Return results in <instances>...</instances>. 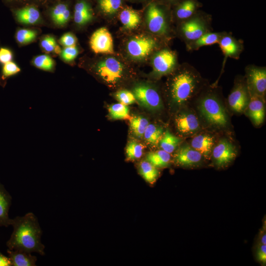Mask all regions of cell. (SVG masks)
Returning a JSON list of instances; mask_svg holds the SVG:
<instances>
[{
	"label": "cell",
	"instance_id": "cell-14",
	"mask_svg": "<svg viewBox=\"0 0 266 266\" xmlns=\"http://www.w3.org/2000/svg\"><path fill=\"white\" fill-rule=\"evenodd\" d=\"M177 131L184 136H191L200 130L199 119L195 113L189 109L180 112L175 118Z\"/></svg>",
	"mask_w": 266,
	"mask_h": 266
},
{
	"label": "cell",
	"instance_id": "cell-18",
	"mask_svg": "<svg viewBox=\"0 0 266 266\" xmlns=\"http://www.w3.org/2000/svg\"><path fill=\"white\" fill-rule=\"evenodd\" d=\"M172 6L171 14L179 23L191 17L200 9L202 4L198 0H183Z\"/></svg>",
	"mask_w": 266,
	"mask_h": 266
},
{
	"label": "cell",
	"instance_id": "cell-34",
	"mask_svg": "<svg viewBox=\"0 0 266 266\" xmlns=\"http://www.w3.org/2000/svg\"><path fill=\"white\" fill-rule=\"evenodd\" d=\"M108 113L113 119H130L131 117L128 106L120 102L110 105L108 108Z\"/></svg>",
	"mask_w": 266,
	"mask_h": 266
},
{
	"label": "cell",
	"instance_id": "cell-1",
	"mask_svg": "<svg viewBox=\"0 0 266 266\" xmlns=\"http://www.w3.org/2000/svg\"><path fill=\"white\" fill-rule=\"evenodd\" d=\"M10 225L13 230L6 242L9 249L45 255V246L41 242L42 231L33 213L29 212L11 219Z\"/></svg>",
	"mask_w": 266,
	"mask_h": 266
},
{
	"label": "cell",
	"instance_id": "cell-37",
	"mask_svg": "<svg viewBox=\"0 0 266 266\" xmlns=\"http://www.w3.org/2000/svg\"><path fill=\"white\" fill-rule=\"evenodd\" d=\"M33 63L36 67L46 71H52L54 67L53 60L47 55L36 56L33 60Z\"/></svg>",
	"mask_w": 266,
	"mask_h": 266
},
{
	"label": "cell",
	"instance_id": "cell-29",
	"mask_svg": "<svg viewBox=\"0 0 266 266\" xmlns=\"http://www.w3.org/2000/svg\"><path fill=\"white\" fill-rule=\"evenodd\" d=\"M181 141L180 138L166 130L164 133L159 144L162 150L170 154L175 151Z\"/></svg>",
	"mask_w": 266,
	"mask_h": 266
},
{
	"label": "cell",
	"instance_id": "cell-31",
	"mask_svg": "<svg viewBox=\"0 0 266 266\" xmlns=\"http://www.w3.org/2000/svg\"><path fill=\"white\" fill-rule=\"evenodd\" d=\"M148 120L141 116H133L130 119V128L133 134L138 138H142L149 125Z\"/></svg>",
	"mask_w": 266,
	"mask_h": 266
},
{
	"label": "cell",
	"instance_id": "cell-15",
	"mask_svg": "<svg viewBox=\"0 0 266 266\" xmlns=\"http://www.w3.org/2000/svg\"><path fill=\"white\" fill-rule=\"evenodd\" d=\"M90 44L91 49L96 53H114L112 37L106 28L98 29L93 33Z\"/></svg>",
	"mask_w": 266,
	"mask_h": 266
},
{
	"label": "cell",
	"instance_id": "cell-44",
	"mask_svg": "<svg viewBox=\"0 0 266 266\" xmlns=\"http://www.w3.org/2000/svg\"><path fill=\"white\" fill-rule=\"evenodd\" d=\"M257 258L260 262L265 264L266 262V245H260L257 250Z\"/></svg>",
	"mask_w": 266,
	"mask_h": 266
},
{
	"label": "cell",
	"instance_id": "cell-7",
	"mask_svg": "<svg viewBox=\"0 0 266 266\" xmlns=\"http://www.w3.org/2000/svg\"><path fill=\"white\" fill-rule=\"evenodd\" d=\"M244 76L249 95L265 97L266 92V67L248 65Z\"/></svg>",
	"mask_w": 266,
	"mask_h": 266
},
{
	"label": "cell",
	"instance_id": "cell-6",
	"mask_svg": "<svg viewBox=\"0 0 266 266\" xmlns=\"http://www.w3.org/2000/svg\"><path fill=\"white\" fill-rule=\"evenodd\" d=\"M95 71L106 84L114 86L122 78L124 67L116 58L109 57L103 59L96 64Z\"/></svg>",
	"mask_w": 266,
	"mask_h": 266
},
{
	"label": "cell",
	"instance_id": "cell-21",
	"mask_svg": "<svg viewBox=\"0 0 266 266\" xmlns=\"http://www.w3.org/2000/svg\"><path fill=\"white\" fill-rule=\"evenodd\" d=\"M94 10L89 0H76L73 6V16L75 23L83 26L94 17Z\"/></svg>",
	"mask_w": 266,
	"mask_h": 266
},
{
	"label": "cell",
	"instance_id": "cell-8",
	"mask_svg": "<svg viewBox=\"0 0 266 266\" xmlns=\"http://www.w3.org/2000/svg\"><path fill=\"white\" fill-rule=\"evenodd\" d=\"M139 104L152 111H159L163 107L161 97L157 89L150 85L140 84L133 89V93Z\"/></svg>",
	"mask_w": 266,
	"mask_h": 266
},
{
	"label": "cell",
	"instance_id": "cell-4",
	"mask_svg": "<svg viewBox=\"0 0 266 266\" xmlns=\"http://www.w3.org/2000/svg\"><path fill=\"white\" fill-rule=\"evenodd\" d=\"M177 30L179 36L186 44L212 32V16L200 9L188 19L179 23Z\"/></svg>",
	"mask_w": 266,
	"mask_h": 266
},
{
	"label": "cell",
	"instance_id": "cell-5",
	"mask_svg": "<svg viewBox=\"0 0 266 266\" xmlns=\"http://www.w3.org/2000/svg\"><path fill=\"white\" fill-rule=\"evenodd\" d=\"M169 6L158 0L150 2L146 8V21L149 31L159 36H166L170 32Z\"/></svg>",
	"mask_w": 266,
	"mask_h": 266
},
{
	"label": "cell",
	"instance_id": "cell-43",
	"mask_svg": "<svg viewBox=\"0 0 266 266\" xmlns=\"http://www.w3.org/2000/svg\"><path fill=\"white\" fill-rule=\"evenodd\" d=\"M13 54L11 51L5 47L0 48V63L4 64L11 61Z\"/></svg>",
	"mask_w": 266,
	"mask_h": 266
},
{
	"label": "cell",
	"instance_id": "cell-24",
	"mask_svg": "<svg viewBox=\"0 0 266 266\" xmlns=\"http://www.w3.org/2000/svg\"><path fill=\"white\" fill-rule=\"evenodd\" d=\"M12 198L10 194L0 183V226L10 225L11 219L8 213L11 204Z\"/></svg>",
	"mask_w": 266,
	"mask_h": 266
},
{
	"label": "cell",
	"instance_id": "cell-2",
	"mask_svg": "<svg viewBox=\"0 0 266 266\" xmlns=\"http://www.w3.org/2000/svg\"><path fill=\"white\" fill-rule=\"evenodd\" d=\"M169 80L168 91L171 102L181 107L189 102L206 86L200 72L189 63L178 66Z\"/></svg>",
	"mask_w": 266,
	"mask_h": 266
},
{
	"label": "cell",
	"instance_id": "cell-48",
	"mask_svg": "<svg viewBox=\"0 0 266 266\" xmlns=\"http://www.w3.org/2000/svg\"><path fill=\"white\" fill-rule=\"evenodd\" d=\"M266 233L264 234L262 236V239H261L262 244H266Z\"/></svg>",
	"mask_w": 266,
	"mask_h": 266
},
{
	"label": "cell",
	"instance_id": "cell-17",
	"mask_svg": "<svg viewBox=\"0 0 266 266\" xmlns=\"http://www.w3.org/2000/svg\"><path fill=\"white\" fill-rule=\"evenodd\" d=\"M204 157L190 144H184L176 151L174 156L175 163L181 166L193 167L200 165Z\"/></svg>",
	"mask_w": 266,
	"mask_h": 266
},
{
	"label": "cell",
	"instance_id": "cell-27",
	"mask_svg": "<svg viewBox=\"0 0 266 266\" xmlns=\"http://www.w3.org/2000/svg\"><path fill=\"white\" fill-rule=\"evenodd\" d=\"M170 159V154L162 149L149 152L146 156L147 161L156 167L167 166Z\"/></svg>",
	"mask_w": 266,
	"mask_h": 266
},
{
	"label": "cell",
	"instance_id": "cell-23",
	"mask_svg": "<svg viewBox=\"0 0 266 266\" xmlns=\"http://www.w3.org/2000/svg\"><path fill=\"white\" fill-rule=\"evenodd\" d=\"M225 33L223 31L205 33L197 39L186 43V50L188 51H196L202 47L218 43Z\"/></svg>",
	"mask_w": 266,
	"mask_h": 266
},
{
	"label": "cell",
	"instance_id": "cell-41",
	"mask_svg": "<svg viewBox=\"0 0 266 266\" xmlns=\"http://www.w3.org/2000/svg\"><path fill=\"white\" fill-rule=\"evenodd\" d=\"M40 45L42 48L46 52H51L54 51L56 43L53 36L46 35L41 40Z\"/></svg>",
	"mask_w": 266,
	"mask_h": 266
},
{
	"label": "cell",
	"instance_id": "cell-11",
	"mask_svg": "<svg viewBox=\"0 0 266 266\" xmlns=\"http://www.w3.org/2000/svg\"><path fill=\"white\" fill-rule=\"evenodd\" d=\"M249 99L244 77H237L228 97V101L230 107L233 111L241 113L246 108Z\"/></svg>",
	"mask_w": 266,
	"mask_h": 266
},
{
	"label": "cell",
	"instance_id": "cell-38",
	"mask_svg": "<svg viewBox=\"0 0 266 266\" xmlns=\"http://www.w3.org/2000/svg\"><path fill=\"white\" fill-rule=\"evenodd\" d=\"M36 31L26 29H22L18 30L15 34L17 41L21 44L29 43L36 38Z\"/></svg>",
	"mask_w": 266,
	"mask_h": 266
},
{
	"label": "cell",
	"instance_id": "cell-36",
	"mask_svg": "<svg viewBox=\"0 0 266 266\" xmlns=\"http://www.w3.org/2000/svg\"><path fill=\"white\" fill-rule=\"evenodd\" d=\"M21 71L20 68L14 62H9L3 65L0 77V84L4 86L6 79Z\"/></svg>",
	"mask_w": 266,
	"mask_h": 266
},
{
	"label": "cell",
	"instance_id": "cell-25",
	"mask_svg": "<svg viewBox=\"0 0 266 266\" xmlns=\"http://www.w3.org/2000/svg\"><path fill=\"white\" fill-rule=\"evenodd\" d=\"M8 257L10 260L11 266H35L37 258L31 253L17 250H7Z\"/></svg>",
	"mask_w": 266,
	"mask_h": 266
},
{
	"label": "cell",
	"instance_id": "cell-12",
	"mask_svg": "<svg viewBox=\"0 0 266 266\" xmlns=\"http://www.w3.org/2000/svg\"><path fill=\"white\" fill-rule=\"evenodd\" d=\"M224 56L221 73L225 67L228 58L235 60L239 59L244 50V44L242 40L236 39L232 33L226 32L218 43ZM220 73V74H221Z\"/></svg>",
	"mask_w": 266,
	"mask_h": 266
},
{
	"label": "cell",
	"instance_id": "cell-49",
	"mask_svg": "<svg viewBox=\"0 0 266 266\" xmlns=\"http://www.w3.org/2000/svg\"></svg>",
	"mask_w": 266,
	"mask_h": 266
},
{
	"label": "cell",
	"instance_id": "cell-13",
	"mask_svg": "<svg viewBox=\"0 0 266 266\" xmlns=\"http://www.w3.org/2000/svg\"><path fill=\"white\" fill-rule=\"evenodd\" d=\"M214 164L218 167H224L235 158L236 151L233 144L226 138L221 139L212 151Z\"/></svg>",
	"mask_w": 266,
	"mask_h": 266
},
{
	"label": "cell",
	"instance_id": "cell-32",
	"mask_svg": "<svg viewBox=\"0 0 266 266\" xmlns=\"http://www.w3.org/2000/svg\"><path fill=\"white\" fill-rule=\"evenodd\" d=\"M56 0H1L10 8L26 5H33L38 7L45 8Z\"/></svg>",
	"mask_w": 266,
	"mask_h": 266
},
{
	"label": "cell",
	"instance_id": "cell-28",
	"mask_svg": "<svg viewBox=\"0 0 266 266\" xmlns=\"http://www.w3.org/2000/svg\"><path fill=\"white\" fill-rule=\"evenodd\" d=\"M123 0H96L100 12L107 16H112L121 8Z\"/></svg>",
	"mask_w": 266,
	"mask_h": 266
},
{
	"label": "cell",
	"instance_id": "cell-26",
	"mask_svg": "<svg viewBox=\"0 0 266 266\" xmlns=\"http://www.w3.org/2000/svg\"><path fill=\"white\" fill-rule=\"evenodd\" d=\"M119 17L124 27L128 30L137 27L140 21L139 13L129 7L123 8L119 13Z\"/></svg>",
	"mask_w": 266,
	"mask_h": 266
},
{
	"label": "cell",
	"instance_id": "cell-20",
	"mask_svg": "<svg viewBox=\"0 0 266 266\" xmlns=\"http://www.w3.org/2000/svg\"><path fill=\"white\" fill-rule=\"evenodd\" d=\"M17 21L25 24H34L41 19L39 7L33 5H26L10 8Z\"/></svg>",
	"mask_w": 266,
	"mask_h": 266
},
{
	"label": "cell",
	"instance_id": "cell-19",
	"mask_svg": "<svg viewBox=\"0 0 266 266\" xmlns=\"http://www.w3.org/2000/svg\"><path fill=\"white\" fill-rule=\"evenodd\" d=\"M250 99L247 109L248 115L253 124L259 126L261 125L265 117L264 98L255 95H249Z\"/></svg>",
	"mask_w": 266,
	"mask_h": 266
},
{
	"label": "cell",
	"instance_id": "cell-39",
	"mask_svg": "<svg viewBox=\"0 0 266 266\" xmlns=\"http://www.w3.org/2000/svg\"><path fill=\"white\" fill-rule=\"evenodd\" d=\"M115 96L120 103L126 105L134 103L136 100L133 94L126 90L117 92Z\"/></svg>",
	"mask_w": 266,
	"mask_h": 266
},
{
	"label": "cell",
	"instance_id": "cell-33",
	"mask_svg": "<svg viewBox=\"0 0 266 266\" xmlns=\"http://www.w3.org/2000/svg\"><path fill=\"white\" fill-rule=\"evenodd\" d=\"M164 133L163 129L154 124H149L144 132L143 136L150 144L157 145L159 144Z\"/></svg>",
	"mask_w": 266,
	"mask_h": 266
},
{
	"label": "cell",
	"instance_id": "cell-30",
	"mask_svg": "<svg viewBox=\"0 0 266 266\" xmlns=\"http://www.w3.org/2000/svg\"><path fill=\"white\" fill-rule=\"evenodd\" d=\"M139 171L144 179L150 184L154 183L159 175L157 167L147 161H142L139 165Z\"/></svg>",
	"mask_w": 266,
	"mask_h": 266
},
{
	"label": "cell",
	"instance_id": "cell-22",
	"mask_svg": "<svg viewBox=\"0 0 266 266\" xmlns=\"http://www.w3.org/2000/svg\"><path fill=\"white\" fill-rule=\"evenodd\" d=\"M214 137L206 133L196 135L191 140L190 145L200 152L204 158H208L214 146Z\"/></svg>",
	"mask_w": 266,
	"mask_h": 266
},
{
	"label": "cell",
	"instance_id": "cell-10",
	"mask_svg": "<svg viewBox=\"0 0 266 266\" xmlns=\"http://www.w3.org/2000/svg\"><path fill=\"white\" fill-rule=\"evenodd\" d=\"M159 46L158 41L147 35H140L131 38L127 43V50L133 59L140 60L147 57Z\"/></svg>",
	"mask_w": 266,
	"mask_h": 266
},
{
	"label": "cell",
	"instance_id": "cell-46",
	"mask_svg": "<svg viewBox=\"0 0 266 266\" xmlns=\"http://www.w3.org/2000/svg\"><path fill=\"white\" fill-rule=\"evenodd\" d=\"M158 0L170 6H173V5L176 4L177 3L183 0Z\"/></svg>",
	"mask_w": 266,
	"mask_h": 266
},
{
	"label": "cell",
	"instance_id": "cell-3",
	"mask_svg": "<svg viewBox=\"0 0 266 266\" xmlns=\"http://www.w3.org/2000/svg\"><path fill=\"white\" fill-rule=\"evenodd\" d=\"M198 100V110L205 123L208 126L222 129L227 128L229 123V116L218 92L213 87L201 90Z\"/></svg>",
	"mask_w": 266,
	"mask_h": 266
},
{
	"label": "cell",
	"instance_id": "cell-40",
	"mask_svg": "<svg viewBox=\"0 0 266 266\" xmlns=\"http://www.w3.org/2000/svg\"><path fill=\"white\" fill-rule=\"evenodd\" d=\"M61 56L63 60L66 62H71L74 60L78 54L77 47L74 46L65 47L62 51Z\"/></svg>",
	"mask_w": 266,
	"mask_h": 266
},
{
	"label": "cell",
	"instance_id": "cell-35",
	"mask_svg": "<svg viewBox=\"0 0 266 266\" xmlns=\"http://www.w3.org/2000/svg\"><path fill=\"white\" fill-rule=\"evenodd\" d=\"M144 146L135 141L128 143L126 148L127 157L129 160L134 161L140 158L143 154Z\"/></svg>",
	"mask_w": 266,
	"mask_h": 266
},
{
	"label": "cell",
	"instance_id": "cell-47",
	"mask_svg": "<svg viewBox=\"0 0 266 266\" xmlns=\"http://www.w3.org/2000/svg\"><path fill=\"white\" fill-rule=\"evenodd\" d=\"M54 51L57 54H60L62 52V50L58 45H56L54 49Z\"/></svg>",
	"mask_w": 266,
	"mask_h": 266
},
{
	"label": "cell",
	"instance_id": "cell-45",
	"mask_svg": "<svg viewBox=\"0 0 266 266\" xmlns=\"http://www.w3.org/2000/svg\"><path fill=\"white\" fill-rule=\"evenodd\" d=\"M0 266H11V263L9 257L3 255L0 252Z\"/></svg>",
	"mask_w": 266,
	"mask_h": 266
},
{
	"label": "cell",
	"instance_id": "cell-16",
	"mask_svg": "<svg viewBox=\"0 0 266 266\" xmlns=\"http://www.w3.org/2000/svg\"><path fill=\"white\" fill-rule=\"evenodd\" d=\"M69 0H56L44 8L52 20L58 26H63L69 20L71 16Z\"/></svg>",
	"mask_w": 266,
	"mask_h": 266
},
{
	"label": "cell",
	"instance_id": "cell-9",
	"mask_svg": "<svg viewBox=\"0 0 266 266\" xmlns=\"http://www.w3.org/2000/svg\"><path fill=\"white\" fill-rule=\"evenodd\" d=\"M154 74L159 77L171 73L178 66L176 54L164 48L157 51L152 59Z\"/></svg>",
	"mask_w": 266,
	"mask_h": 266
},
{
	"label": "cell",
	"instance_id": "cell-42",
	"mask_svg": "<svg viewBox=\"0 0 266 266\" xmlns=\"http://www.w3.org/2000/svg\"><path fill=\"white\" fill-rule=\"evenodd\" d=\"M59 41L62 45L65 47H69L75 45L76 38L72 33H67L61 37Z\"/></svg>",
	"mask_w": 266,
	"mask_h": 266
}]
</instances>
